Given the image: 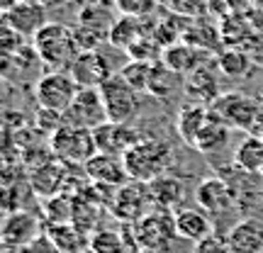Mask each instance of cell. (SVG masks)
<instances>
[{
  "instance_id": "obj_39",
  "label": "cell",
  "mask_w": 263,
  "mask_h": 253,
  "mask_svg": "<svg viewBox=\"0 0 263 253\" xmlns=\"http://www.w3.org/2000/svg\"><path fill=\"white\" fill-rule=\"evenodd\" d=\"M39 5H44V8H59V5H64L66 0H34Z\"/></svg>"
},
{
  "instance_id": "obj_4",
  "label": "cell",
  "mask_w": 263,
  "mask_h": 253,
  "mask_svg": "<svg viewBox=\"0 0 263 253\" xmlns=\"http://www.w3.org/2000/svg\"><path fill=\"white\" fill-rule=\"evenodd\" d=\"M210 110L227 122L232 129H244L254 134V129H261V107L256 100H251L244 93H224L210 103Z\"/></svg>"
},
{
  "instance_id": "obj_22",
  "label": "cell",
  "mask_w": 263,
  "mask_h": 253,
  "mask_svg": "<svg viewBox=\"0 0 263 253\" xmlns=\"http://www.w3.org/2000/svg\"><path fill=\"white\" fill-rule=\"evenodd\" d=\"M149 185V195L151 202L156 207H163V209H173L176 205L183 202V195H185V188H183V180L173 178V176H159L156 180L146 183Z\"/></svg>"
},
{
  "instance_id": "obj_15",
  "label": "cell",
  "mask_w": 263,
  "mask_h": 253,
  "mask_svg": "<svg viewBox=\"0 0 263 253\" xmlns=\"http://www.w3.org/2000/svg\"><path fill=\"white\" fill-rule=\"evenodd\" d=\"M34 239H39L37 219L27 212H12L3 224V244L8 248H25Z\"/></svg>"
},
{
  "instance_id": "obj_30",
  "label": "cell",
  "mask_w": 263,
  "mask_h": 253,
  "mask_svg": "<svg viewBox=\"0 0 263 253\" xmlns=\"http://www.w3.org/2000/svg\"><path fill=\"white\" fill-rule=\"evenodd\" d=\"M183 42H188V44H193V47H197V49H217V44L222 42V34H219L215 27L205 25L200 17H195L190 22Z\"/></svg>"
},
{
  "instance_id": "obj_35",
  "label": "cell",
  "mask_w": 263,
  "mask_h": 253,
  "mask_svg": "<svg viewBox=\"0 0 263 253\" xmlns=\"http://www.w3.org/2000/svg\"><path fill=\"white\" fill-rule=\"evenodd\" d=\"M156 51H159V44L154 37H139L127 49L132 61H156Z\"/></svg>"
},
{
  "instance_id": "obj_33",
  "label": "cell",
  "mask_w": 263,
  "mask_h": 253,
  "mask_svg": "<svg viewBox=\"0 0 263 253\" xmlns=\"http://www.w3.org/2000/svg\"><path fill=\"white\" fill-rule=\"evenodd\" d=\"M78 20H81V25H88V27H95L100 29V32H105V34H110V29H112V20H110V12L103 8H98V5H88V8L81 10V15H78Z\"/></svg>"
},
{
  "instance_id": "obj_25",
  "label": "cell",
  "mask_w": 263,
  "mask_h": 253,
  "mask_svg": "<svg viewBox=\"0 0 263 253\" xmlns=\"http://www.w3.org/2000/svg\"><path fill=\"white\" fill-rule=\"evenodd\" d=\"M144 20L146 17H132V15H122V20H115L112 29L107 34V42L112 47H120L127 51L139 37H146L144 34V27H146Z\"/></svg>"
},
{
  "instance_id": "obj_24",
  "label": "cell",
  "mask_w": 263,
  "mask_h": 253,
  "mask_svg": "<svg viewBox=\"0 0 263 253\" xmlns=\"http://www.w3.org/2000/svg\"><path fill=\"white\" fill-rule=\"evenodd\" d=\"M234 161L244 173L261 176L263 173V137L261 134H249V137L236 146Z\"/></svg>"
},
{
  "instance_id": "obj_7",
  "label": "cell",
  "mask_w": 263,
  "mask_h": 253,
  "mask_svg": "<svg viewBox=\"0 0 263 253\" xmlns=\"http://www.w3.org/2000/svg\"><path fill=\"white\" fill-rule=\"evenodd\" d=\"M100 93H103L110 122L129 124L132 117L139 110V90H134V88L124 81L122 73H112L100 85Z\"/></svg>"
},
{
  "instance_id": "obj_2",
  "label": "cell",
  "mask_w": 263,
  "mask_h": 253,
  "mask_svg": "<svg viewBox=\"0 0 263 253\" xmlns=\"http://www.w3.org/2000/svg\"><path fill=\"white\" fill-rule=\"evenodd\" d=\"M32 49H34L39 61L49 68H54V71H68L73 59L81 54L76 47L73 29H68L66 25H59V22H47L39 29L32 37Z\"/></svg>"
},
{
  "instance_id": "obj_12",
  "label": "cell",
  "mask_w": 263,
  "mask_h": 253,
  "mask_svg": "<svg viewBox=\"0 0 263 253\" xmlns=\"http://www.w3.org/2000/svg\"><path fill=\"white\" fill-rule=\"evenodd\" d=\"M83 173L93 183H105V185H115V188H120V185L132 180L122 156H112V153H103V151H98L93 159L85 163Z\"/></svg>"
},
{
  "instance_id": "obj_37",
  "label": "cell",
  "mask_w": 263,
  "mask_h": 253,
  "mask_svg": "<svg viewBox=\"0 0 263 253\" xmlns=\"http://www.w3.org/2000/svg\"><path fill=\"white\" fill-rule=\"evenodd\" d=\"M115 3L122 15H132V17H146L156 5V0H115Z\"/></svg>"
},
{
  "instance_id": "obj_34",
  "label": "cell",
  "mask_w": 263,
  "mask_h": 253,
  "mask_svg": "<svg viewBox=\"0 0 263 253\" xmlns=\"http://www.w3.org/2000/svg\"><path fill=\"white\" fill-rule=\"evenodd\" d=\"M73 39H76L78 51H95L98 44H100L103 39H107V34L95 27H88V25H78V27L73 29Z\"/></svg>"
},
{
  "instance_id": "obj_41",
  "label": "cell",
  "mask_w": 263,
  "mask_h": 253,
  "mask_svg": "<svg viewBox=\"0 0 263 253\" xmlns=\"http://www.w3.org/2000/svg\"><path fill=\"white\" fill-rule=\"evenodd\" d=\"M261 178H263V173H261Z\"/></svg>"
},
{
  "instance_id": "obj_18",
  "label": "cell",
  "mask_w": 263,
  "mask_h": 253,
  "mask_svg": "<svg viewBox=\"0 0 263 253\" xmlns=\"http://www.w3.org/2000/svg\"><path fill=\"white\" fill-rule=\"evenodd\" d=\"M176 231L180 239L200 244L202 239L212 234V222L202 207L200 209H180V212H176Z\"/></svg>"
},
{
  "instance_id": "obj_40",
  "label": "cell",
  "mask_w": 263,
  "mask_h": 253,
  "mask_svg": "<svg viewBox=\"0 0 263 253\" xmlns=\"http://www.w3.org/2000/svg\"><path fill=\"white\" fill-rule=\"evenodd\" d=\"M261 137H263V124H261Z\"/></svg>"
},
{
  "instance_id": "obj_8",
  "label": "cell",
  "mask_w": 263,
  "mask_h": 253,
  "mask_svg": "<svg viewBox=\"0 0 263 253\" xmlns=\"http://www.w3.org/2000/svg\"><path fill=\"white\" fill-rule=\"evenodd\" d=\"M64 122L76 124V127H85V129H95L100 124L110 122L100 88H81L78 95L73 98L71 107L64 112Z\"/></svg>"
},
{
  "instance_id": "obj_17",
  "label": "cell",
  "mask_w": 263,
  "mask_h": 253,
  "mask_svg": "<svg viewBox=\"0 0 263 253\" xmlns=\"http://www.w3.org/2000/svg\"><path fill=\"white\" fill-rule=\"evenodd\" d=\"M229 131H232V127H229L227 122H222V120H219V117L210 110V114H207V122L202 124L200 134L195 137L193 149L200 151V153H205V156L217 153V151H219L227 141H229Z\"/></svg>"
},
{
  "instance_id": "obj_10",
  "label": "cell",
  "mask_w": 263,
  "mask_h": 253,
  "mask_svg": "<svg viewBox=\"0 0 263 253\" xmlns=\"http://www.w3.org/2000/svg\"><path fill=\"white\" fill-rule=\"evenodd\" d=\"M3 25L12 27L22 37H34L39 29L47 25V8L34 3V0H17V3L5 8Z\"/></svg>"
},
{
  "instance_id": "obj_13",
  "label": "cell",
  "mask_w": 263,
  "mask_h": 253,
  "mask_svg": "<svg viewBox=\"0 0 263 253\" xmlns=\"http://www.w3.org/2000/svg\"><path fill=\"white\" fill-rule=\"evenodd\" d=\"M93 134H95L98 151L112 153V156H124L139 141L137 129H132L129 124H122V122H105L100 127H95Z\"/></svg>"
},
{
  "instance_id": "obj_19",
  "label": "cell",
  "mask_w": 263,
  "mask_h": 253,
  "mask_svg": "<svg viewBox=\"0 0 263 253\" xmlns=\"http://www.w3.org/2000/svg\"><path fill=\"white\" fill-rule=\"evenodd\" d=\"M200 51L202 49L193 47L188 42H176L171 47L161 49V61L168 66V68H173L176 73L190 75L193 71L200 68Z\"/></svg>"
},
{
  "instance_id": "obj_11",
  "label": "cell",
  "mask_w": 263,
  "mask_h": 253,
  "mask_svg": "<svg viewBox=\"0 0 263 253\" xmlns=\"http://www.w3.org/2000/svg\"><path fill=\"white\" fill-rule=\"evenodd\" d=\"M68 73L73 75V81L81 88H100L112 75L105 56L98 54V49L95 51H81L73 59V64L68 66Z\"/></svg>"
},
{
  "instance_id": "obj_14",
  "label": "cell",
  "mask_w": 263,
  "mask_h": 253,
  "mask_svg": "<svg viewBox=\"0 0 263 253\" xmlns=\"http://www.w3.org/2000/svg\"><path fill=\"white\" fill-rule=\"evenodd\" d=\"M195 200L207 215H219L234 205V190L222 178H205L197 185Z\"/></svg>"
},
{
  "instance_id": "obj_31",
  "label": "cell",
  "mask_w": 263,
  "mask_h": 253,
  "mask_svg": "<svg viewBox=\"0 0 263 253\" xmlns=\"http://www.w3.org/2000/svg\"><path fill=\"white\" fill-rule=\"evenodd\" d=\"M151 66H154V61H129L120 73L124 75V81H127L134 90L146 93V88H149V78H151Z\"/></svg>"
},
{
  "instance_id": "obj_3",
  "label": "cell",
  "mask_w": 263,
  "mask_h": 253,
  "mask_svg": "<svg viewBox=\"0 0 263 253\" xmlns=\"http://www.w3.org/2000/svg\"><path fill=\"white\" fill-rule=\"evenodd\" d=\"M49 151L51 156H57L68 166H85L98 153V144H95L93 129L64 122L49 137Z\"/></svg>"
},
{
  "instance_id": "obj_26",
  "label": "cell",
  "mask_w": 263,
  "mask_h": 253,
  "mask_svg": "<svg viewBox=\"0 0 263 253\" xmlns=\"http://www.w3.org/2000/svg\"><path fill=\"white\" fill-rule=\"evenodd\" d=\"M51 241L59 246L61 253H78L90 248V239H85V231H81L73 222H66V224H51Z\"/></svg>"
},
{
  "instance_id": "obj_32",
  "label": "cell",
  "mask_w": 263,
  "mask_h": 253,
  "mask_svg": "<svg viewBox=\"0 0 263 253\" xmlns=\"http://www.w3.org/2000/svg\"><path fill=\"white\" fill-rule=\"evenodd\" d=\"M90 253H124V241L115 231H93L90 236Z\"/></svg>"
},
{
  "instance_id": "obj_21",
  "label": "cell",
  "mask_w": 263,
  "mask_h": 253,
  "mask_svg": "<svg viewBox=\"0 0 263 253\" xmlns=\"http://www.w3.org/2000/svg\"><path fill=\"white\" fill-rule=\"evenodd\" d=\"M183 85H185V78H183V75L176 73L173 68H168L163 61H154L146 93L156 95V98H161V100H168V98H173L176 90H180Z\"/></svg>"
},
{
  "instance_id": "obj_20",
  "label": "cell",
  "mask_w": 263,
  "mask_h": 253,
  "mask_svg": "<svg viewBox=\"0 0 263 253\" xmlns=\"http://www.w3.org/2000/svg\"><path fill=\"white\" fill-rule=\"evenodd\" d=\"M236 253H261L263 251V222L244 219L227 234Z\"/></svg>"
},
{
  "instance_id": "obj_16",
  "label": "cell",
  "mask_w": 263,
  "mask_h": 253,
  "mask_svg": "<svg viewBox=\"0 0 263 253\" xmlns=\"http://www.w3.org/2000/svg\"><path fill=\"white\" fill-rule=\"evenodd\" d=\"M66 166L64 161H44L39 168L32 170L29 176V183H32V190L39 192L42 197H54L61 195V188L66 183Z\"/></svg>"
},
{
  "instance_id": "obj_38",
  "label": "cell",
  "mask_w": 263,
  "mask_h": 253,
  "mask_svg": "<svg viewBox=\"0 0 263 253\" xmlns=\"http://www.w3.org/2000/svg\"><path fill=\"white\" fill-rule=\"evenodd\" d=\"M168 5L173 8V12H178L183 17L195 20L205 12L207 0H168Z\"/></svg>"
},
{
  "instance_id": "obj_1",
  "label": "cell",
  "mask_w": 263,
  "mask_h": 253,
  "mask_svg": "<svg viewBox=\"0 0 263 253\" xmlns=\"http://www.w3.org/2000/svg\"><path fill=\"white\" fill-rule=\"evenodd\" d=\"M122 159L132 180L151 183L168 170L173 161V146L163 139H139Z\"/></svg>"
},
{
  "instance_id": "obj_5",
  "label": "cell",
  "mask_w": 263,
  "mask_h": 253,
  "mask_svg": "<svg viewBox=\"0 0 263 253\" xmlns=\"http://www.w3.org/2000/svg\"><path fill=\"white\" fill-rule=\"evenodd\" d=\"M78 90H81V85L76 83L73 75L68 71L44 73L34 83V98H37L39 107H47V110H54V112H61V114L71 107Z\"/></svg>"
},
{
  "instance_id": "obj_29",
  "label": "cell",
  "mask_w": 263,
  "mask_h": 253,
  "mask_svg": "<svg viewBox=\"0 0 263 253\" xmlns=\"http://www.w3.org/2000/svg\"><path fill=\"white\" fill-rule=\"evenodd\" d=\"M183 90H185L188 95L195 93L197 98H202V100L207 103V107H210V103L217 98V83H215V78L210 75L207 68H197V71H193V73L185 78Z\"/></svg>"
},
{
  "instance_id": "obj_23",
  "label": "cell",
  "mask_w": 263,
  "mask_h": 253,
  "mask_svg": "<svg viewBox=\"0 0 263 253\" xmlns=\"http://www.w3.org/2000/svg\"><path fill=\"white\" fill-rule=\"evenodd\" d=\"M207 114H210V107L207 105H185L178 112V120H176V131L178 137L188 146L195 144V137L200 134L202 124L207 122Z\"/></svg>"
},
{
  "instance_id": "obj_28",
  "label": "cell",
  "mask_w": 263,
  "mask_h": 253,
  "mask_svg": "<svg viewBox=\"0 0 263 253\" xmlns=\"http://www.w3.org/2000/svg\"><path fill=\"white\" fill-rule=\"evenodd\" d=\"M251 25L244 20L241 15H234V17H227L222 25H219V34H222V44L227 47H241L251 39Z\"/></svg>"
},
{
  "instance_id": "obj_36",
  "label": "cell",
  "mask_w": 263,
  "mask_h": 253,
  "mask_svg": "<svg viewBox=\"0 0 263 253\" xmlns=\"http://www.w3.org/2000/svg\"><path fill=\"white\" fill-rule=\"evenodd\" d=\"M195 253H236V251L232 248L227 236L210 234L207 239H202L200 244H195Z\"/></svg>"
},
{
  "instance_id": "obj_27",
  "label": "cell",
  "mask_w": 263,
  "mask_h": 253,
  "mask_svg": "<svg viewBox=\"0 0 263 253\" xmlns=\"http://www.w3.org/2000/svg\"><path fill=\"white\" fill-rule=\"evenodd\" d=\"M251 66L254 61L249 56V51H244L241 47H229L217 54V68L227 78H246L251 73Z\"/></svg>"
},
{
  "instance_id": "obj_6",
  "label": "cell",
  "mask_w": 263,
  "mask_h": 253,
  "mask_svg": "<svg viewBox=\"0 0 263 253\" xmlns=\"http://www.w3.org/2000/svg\"><path fill=\"white\" fill-rule=\"evenodd\" d=\"M134 229V241L146 248V251H161L178 236L176 231V215H171L168 209L159 207L156 212H149L144 215L139 222L132 224Z\"/></svg>"
},
{
  "instance_id": "obj_9",
  "label": "cell",
  "mask_w": 263,
  "mask_h": 253,
  "mask_svg": "<svg viewBox=\"0 0 263 253\" xmlns=\"http://www.w3.org/2000/svg\"><path fill=\"white\" fill-rule=\"evenodd\" d=\"M149 205H151L149 185L129 180V183H124V185L117 188V192L112 197V205H110V212H112L115 219L134 224V222H139L141 217L146 215V207Z\"/></svg>"
}]
</instances>
